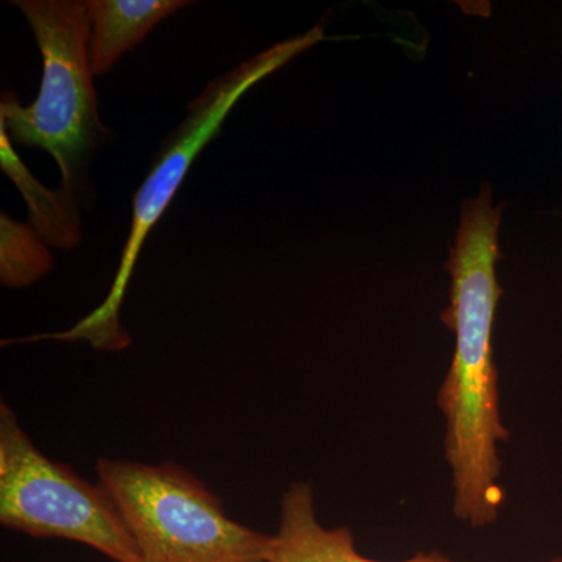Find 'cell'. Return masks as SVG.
<instances>
[{
  "mask_svg": "<svg viewBox=\"0 0 562 562\" xmlns=\"http://www.w3.org/2000/svg\"><path fill=\"white\" fill-rule=\"evenodd\" d=\"M503 205L492 203L487 184L462 203L460 225L447 271L450 305L442 322L452 330L454 349L438 392L446 425L443 450L452 473L453 514L484 528L497 522L505 494L501 486V446L509 439L503 425L495 366V316L503 290L497 279Z\"/></svg>",
  "mask_w": 562,
  "mask_h": 562,
  "instance_id": "cell-1",
  "label": "cell"
},
{
  "mask_svg": "<svg viewBox=\"0 0 562 562\" xmlns=\"http://www.w3.org/2000/svg\"><path fill=\"white\" fill-rule=\"evenodd\" d=\"M325 40L324 22L302 35L280 41L241 63L238 68L211 81L209 87L188 106V114L179 128L162 144L157 158L133 198L131 232L122 249L120 268L109 295L99 308L77 322L68 331L50 333L22 338L21 342L58 339V341H88L94 349L122 350L132 342L121 324V308L125 291L135 271L136 261L151 228L171 205L177 191L190 171L192 162L220 133L228 113L250 88L260 83Z\"/></svg>",
  "mask_w": 562,
  "mask_h": 562,
  "instance_id": "cell-2",
  "label": "cell"
},
{
  "mask_svg": "<svg viewBox=\"0 0 562 562\" xmlns=\"http://www.w3.org/2000/svg\"><path fill=\"white\" fill-rule=\"evenodd\" d=\"M2 140V168L18 188L24 192L31 209V224L49 246L72 249L80 239L79 217L76 206L70 205L60 192L47 191L25 171V166L16 158L10 146L5 127L0 125Z\"/></svg>",
  "mask_w": 562,
  "mask_h": 562,
  "instance_id": "cell-8",
  "label": "cell"
},
{
  "mask_svg": "<svg viewBox=\"0 0 562 562\" xmlns=\"http://www.w3.org/2000/svg\"><path fill=\"white\" fill-rule=\"evenodd\" d=\"M43 236L27 222L0 220V281L2 286L24 288L36 283L54 268V258Z\"/></svg>",
  "mask_w": 562,
  "mask_h": 562,
  "instance_id": "cell-9",
  "label": "cell"
},
{
  "mask_svg": "<svg viewBox=\"0 0 562 562\" xmlns=\"http://www.w3.org/2000/svg\"><path fill=\"white\" fill-rule=\"evenodd\" d=\"M22 11L43 57L38 98L21 105L13 92H3L0 125L24 147H40L57 161L58 192L74 205L92 151L106 138L99 117L98 94L90 61L91 22L80 0H20ZM76 206V205H74Z\"/></svg>",
  "mask_w": 562,
  "mask_h": 562,
  "instance_id": "cell-3",
  "label": "cell"
},
{
  "mask_svg": "<svg viewBox=\"0 0 562 562\" xmlns=\"http://www.w3.org/2000/svg\"><path fill=\"white\" fill-rule=\"evenodd\" d=\"M547 562H562V558L557 557V558H553V560H550V561H547Z\"/></svg>",
  "mask_w": 562,
  "mask_h": 562,
  "instance_id": "cell-10",
  "label": "cell"
},
{
  "mask_svg": "<svg viewBox=\"0 0 562 562\" xmlns=\"http://www.w3.org/2000/svg\"><path fill=\"white\" fill-rule=\"evenodd\" d=\"M0 524L32 538L83 543L114 562H143L105 487L41 453L16 414L3 402Z\"/></svg>",
  "mask_w": 562,
  "mask_h": 562,
  "instance_id": "cell-5",
  "label": "cell"
},
{
  "mask_svg": "<svg viewBox=\"0 0 562 562\" xmlns=\"http://www.w3.org/2000/svg\"><path fill=\"white\" fill-rule=\"evenodd\" d=\"M190 5L192 2L184 0H88L92 74L110 72L151 29Z\"/></svg>",
  "mask_w": 562,
  "mask_h": 562,
  "instance_id": "cell-7",
  "label": "cell"
},
{
  "mask_svg": "<svg viewBox=\"0 0 562 562\" xmlns=\"http://www.w3.org/2000/svg\"><path fill=\"white\" fill-rule=\"evenodd\" d=\"M265 562H386L364 557L347 527L327 528L317 519L313 486L291 483L281 495L279 528ZM395 562H454L438 552L417 553Z\"/></svg>",
  "mask_w": 562,
  "mask_h": 562,
  "instance_id": "cell-6",
  "label": "cell"
},
{
  "mask_svg": "<svg viewBox=\"0 0 562 562\" xmlns=\"http://www.w3.org/2000/svg\"><path fill=\"white\" fill-rule=\"evenodd\" d=\"M95 473L116 503L140 561H266L272 535L235 522L221 498L176 462L101 458Z\"/></svg>",
  "mask_w": 562,
  "mask_h": 562,
  "instance_id": "cell-4",
  "label": "cell"
}]
</instances>
